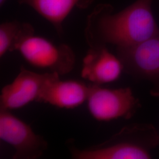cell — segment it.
Here are the masks:
<instances>
[{"label": "cell", "mask_w": 159, "mask_h": 159, "mask_svg": "<svg viewBox=\"0 0 159 159\" xmlns=\"http://www.w3.org/2000/svg\"><path fill=\"white\" fill-rule=\"evenodd\" d=\"M153 1L136 0L117 13L110 4L96 6L87 19L84 34L88 45L127 47L159 34L152 10Z\"/></svg>", "instance_id": "obj_1"}, {"label": "cell", "mask_w": 159, "mask_h": 159, "mask_svg": "<svg viewBox=\"0 0 159 159\" xmlns=\"http://www.w3.org/2000/svg\"><path fill=\"white\" fill-rule=\"evenodd\" d=\"M159 144V133L148 123H133L123 127L106 141L79 149L70 147L73 159H148Z\"/></svg>", "instance_id": "obj_2"}, {"label": "cell", "mask_w": 159, "mask_h": 159, "mask_svg": "<svg viewBox=\"0 0 159 159\" xmlns=\"http://www.w3.org/2000/svg\"><path fill=\"white\" fill-rule=\"evenodd\" d=\"M17 51L31 66L48 70L60 75L70 73L75 64V55L70 46L56 44L34 34L21 43Z\"/></svg>", "instance_id": "obj_3"}, {"label": "cell", "mask_w": 159, "mask_h": 159, "mask_svg": "<svg viewBox=\"0 0 159 159\" xmlns=\"http://www.w3.org/2000/svg\"><path fill=\"white\" fill-rule=\"evenodd\" d=\"M123 71L133 78L150 82L151 93L159 97V34L133 46L116 47Z\"/></svg>", "instance_id": "obj_4"}, {"label": "cell", "mask_w": 159, "mask_h": 159, "mask_svg": "<svg viewBox=\"0 0 159 159\" xmlns=\"http://www.w3.org/2000/svg\"><path fill=\"white\" fill-rule=\"evenodd\" d=\"M89 87L88 108L93 117L98 121L129 119L141 107L130 87L108 89L94 84Z\"/></svg>", "instance_id": "obj_5"}, {"label": "cell", "mask_w": 159, "mask_h": 159, "mask_svg": "<svg viewBox=\"0 0 159 159\" xmlns=\"http://www.w3.org/2000/svg\"><path fill=\"white\" fill-rule=\"evenodd\" d=\"M0 139L15 150L13 159H37L48 148L43 137L9 110L0 109Z\"/></svg>", "instance_id": "obj_6"}, {"label": "cell", "mask_w": 159, "mask_h": 159, "mask_svg": "<svg viewBox=\"0 0 159 159\" xmlns=\"http://www.w3.org/2000/svg\"><path fill=\"white\" fill-rule=\"evenodd\" d=\"M50 73H37L22 66L15 79L2 89L0 109L11 111L37 102Z\"/></svg>", "instance_id": "obj_7"}, {"label": "cell", "mask_w": 159, "mask_h": 159, "mask_svg": "<svg viewBox=\"0 0 159 159\" xmlns=\"http://www.w3.org/2000/svg\"><path fill=\"white\" fill-rule=\"evenodd\" d=\"M60 77L50 72L37 102L66 109L76 108L85 102L89 96V84L77 80H61Z\"/></svg>", "instance_id": "obj_8"}, {"label": "cell", "mask_w": 159, "mask_h": 159, "mask_svg": "<svg viewBox=\"0 0 159 159\" xmlns=\"http://www.w3.org/2000/svg\"><path fill=\"white\" fill-rule=\"evenodd\" d=\"M123 71L119 57L106 46H94L90 47L83 60L81 75L92 84L101 85L117 80Z\"/></svg>", "instance_id": "obj_9"}, {"label": "cell", "mask_w": 159, "mask_h": 159, "mask_svg": "<svg viewBox=\"0 0 159 159\" xmlns=\"http://www.w3.org/2000/svg\"><path fill=\"white\" fill-rule=\"evenodd\" d=\"M95 0H18L30 6L51 23L58 34L63 33V24L74 7L86 9Z\"/></svg>", "instance_id": "obj_10"}, {"label": "cell", "mask_w": 159, "mask_h": 159, "mask_svg": "<svg viewBox=\"0 0 159 159\" xmlns=\"http://www.w3.org/2000/svg\"><path fill=\"white\" fill-rule=\"evenodd\" d=\"M34 34L33 25L17 20L0 24V57L8 52L17 51L18 46L29 36Z\"/></svg>", "instance_id": "obj_11"}, {"label": "cell", "mask_w": 159, "mask_h": 159, "mask_svg": "<svg viewBox=\"0 0 159 159\" xmlns=\"http://www.w3.org/2000/svg\"><path fill=\"white\" fill-rule=\"evenodd\" d=\"M7 0H0V7L1 8L5 4Z\"/></svg>", "instance_id": "obj_12"}]
</instances>
